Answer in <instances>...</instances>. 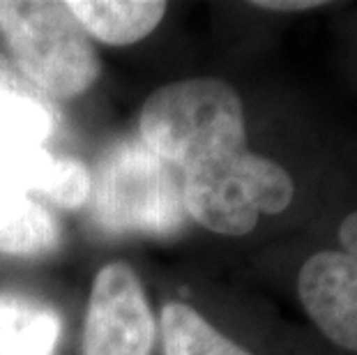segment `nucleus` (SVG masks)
Listing matches in <instances>:
<instances>
[{
    "label": "nucleus",
    "instance_id": "obj_12",
    "mask_svg": "<svg viewBox=\"0 0 357 355\" xmlns=\"http://www.w3.org/2000/svg\"><path fill=\"white\" fill-rule=\"evenodd\" d=\"M56 111L47 100L30 93L0 65V143H40L51 137Z\"/></svg>",
    "mask_w": 357,
    "mask_h": 355
},
{
    "label": "nucleus",
    "instance_id": "obj_3",
    "mask_svg": "<svg viewBox=\"0 0 357 355\" xmlns=\"http://www.w3.org/2000/svg\"><path fill=\"white\" fill-rule=\"evenodd\" d=\"M0 35L24 77L53 100H74L100 79L102 60L67 3L0 0Z\"/></svg>",
    "mask_w": 357,
    "mask_h": 355
},
{
    "label": "nucleus",
    "instance_id": "obj_2",
    "mask_svg": "<svg viewBox=\"0 0 357 355\" xmlns=\"http://www.w3.org/2000/svg\"><path fill=\"white\" fill-rule=\"evenodd\" d=\"M90 215L111 233L169 238L185 229L182 178L141 139L116 143L90 173Z\"/></svg>",
    "mask_w": 357,
    "mask_h": 355
},
{
    "label": "nucleus",
    "instance_id": "obj_9",
    "mask_svg": "<svg viewBox=\"0 0 357 355\" xmlns=\"http://www.w3.org/2000/svg\"><path fill=\"white\" fill-rule=\"evenodd\" d=\"M67 7L88 35L111 47L141 42L166 14L159 0H72Z\"/></svg>",
    "mask_w": 357,
    "mask_h": 355
},
{
    "label": "nucleus",
    "instance_id": "obj_1",
    "mask_svg": "<svg viewBox=\"0 0 357 355\" xmlns=\"http://www.w3.org/2000/svg\"><path fill=\"white\" fill-rule=\"evenodd\" d=\"M141 141L182 176L247 150V120L231 83L212 77L173 81L148 97L139 116Z\"/></svg>",
    "mask_w": 357,
    "mask_h": 355
},
{
    "label": "nucleus",
    "instance_id": "obj_5",
    "mask_svg": "<svg viewBox=\"0 0 357 355\" xmlns=\"http://www.w3.org/2000/svg\"><path fill=\"white\" fill-rule=\"evenodd\" d=\"M157 323L139 275L127 263L97 273L83 326V355H153Z\"/></svg>",
    "mask_w": 357,
    "mask_h": 355
},
{
    "label": "nucleus",
    "instance_id": "obj_7",
    "mask_svg": "<svg viewBox=\"0 0 357 355\" xmlns=\"http://www.w3.org/2000/svg\"><path fill=\"white\" fill-rule=\"evenodd\" d=\"M0 187L35 192L60 208L77 210L88 201L90 171L83 162L53 155L40 143H0Z\"/></svg>",
    "mask_w": 357,
    "mask_h": 355
},
{
    "label": "nucleus",
    "instance_id": "obj_6",
    "mask_svg": "<svg viewBox=\"0 0 357 355\" xmlns=\"http://www.w3.org/2000/svg\"><path fill=\"white\" fill-rule=\"evenodd\" d=\"M339 243L302 263L298 296L325 339L357 353V210L341 222Z\"/></svg>",
    "mask_w": 357,
    "mask_h": 355
},
{
    "label": "nucleus",
    "instance_id": "obj_13",
    "mask_svg": "<svg viewBox=\"0 0 357 355\" xmlns=\"http://www.w3.org/2000/svg\"><path fill=\"white\" fill-rule=\"evenodd\" d=\"M258 10H270V12H307V10H318V7H325L328 3H321V0H258L252 3Z\"/></svg>",
    "mask_w": 357,
    "mask_h": 355
},
{
    "label": "nucleus",
    "instance_id": "obj_4",
    "mask_svg": "<svg viewBox=\"0 0 357 355\" xmlns=\"http://www.w3.org/2000/svg\"><path fill=\"white\" fill-rule=\"evenodd\" d=\"M293 196L291 173L249 148L217 166L182 176L187 217L219 236H247L261 215L284 213Z\"/></svg>",
    "mask_w": 357,
    "mask_h": 355
},
{
    "label": "nucleus",
    "instance_id": "obj_8",
    "mask_svg": "<svg viewBox=\"0 0 357 355\" xmlns=\"http://www.w3.org/2000/svg\"><path fill=\"white\" fill-rule=\"evenodd\" d=\"M63 240V226L30 194L0 187V254L37 259L49 256Z\"/></svg>",
    "mask_w": 357,
    "mask_h": 355
},
{
    "label": "nucleus",
    "instance_id": "obj_10",
    "mask_svg": "<svg viewBox=\"0 0 357 355\" xmlns=\"http://www.w3.org/2000/svg\"><path fill=\"white\" fill-rule=\"evenodd\" d=\"M63 321L51 305L0 293V355H56Z\"/></svg>",
    "mask_w": 357,
    "mask_h": 355
},
{
    "label": "nucleus",
    "instance_id": "obj_11",
    "mask_svg": "<svg viewBox=\"0 0 357 355\" xmlns=\"http://www.w3.org/2000/svg\"><path fill=\"white\" fill-rule=\"evenodd\" d=\"M159 332L164 355H252L185 302H166Z\"/></svg>",
    "mask_w": 357,
    "mask_h": 355
}]
</instances>
